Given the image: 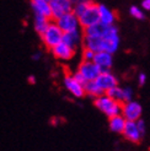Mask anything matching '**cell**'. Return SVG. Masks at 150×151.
<instances>
[{
	"label": "cell",
	"mask_w": 150,
	"mask_h": 151,
	"mask_svg": "<svg viewBox=\"0 0 150 151\" xmlns=\"http://www.w3.org/2000/svg\"><path fill=\"white\" fill-rule=\"evenodd\" d=\"M53 21L58 25V27L61 28L63 32H70V31H75V29L81 28L79 25V19L73 11L64 12L63 15H61L58 19H56Z\"/></svg>",
	"instance_id": "277c9868"
},
{
	"label": "cell",
	"mask_w": 150,
	"mask_h": 151,
	"mask_svg": "<svg viewBox=\"0 0 150 151\" xmlns=\"http://www.w3.org/2000/svg\"><path fill=\"white\" fill-rule=\"evenodd\" d=\"M112 25H105L102 24L101 21L96 22V24L91 25V26H87L85 28H82V33L84 36H90V37H101L103 38L110 31Z\"/></svg>",
	"instance_id": "4fadbf2b"
},
{
	"label": "cell",
	"mask_w": 150,
	"mask_h": 151,
	"mask_svg": "<svg viewBox=\"0 0 150 151\" xmlns=\"http://www.w3.org/2000/svg\"><path fill=\"white\" fill-rule=\"evenodd\" d=\"M137 125H138V128H139V130H140V133L141 134H145V129H146V127H145V122H144V120L143 119H138L137 120Z\"/></svg>",
	"instance_id": "484cf974"
},
{
	"label": "cell",
	"mask_w": 150,
	"mask_h": 151,
	"mask_svg": "<svg viewBox=\"0 0 150 151\" xmlns=\"http://www.w3.org/2000/svg\"><path fill=\"white\" fill-rule=\"evenodd\" d=\"M31 7L33 14L43 15L50 19V5L48 0H31Z\"/></svg>",
	"instance_id": "e0dca14e"
},
{
	"label": "cell",
	"mask_w": 150,
	"mask_h": 151,
	"mask_svg": "<svg viewBox=\"0 0 150 151\" xmlns=\"http://www.w3.org/2000/svg\"><path fill=\"white\" fill-rule=\"evenodd\" d=\"M141 9L145 11H150V0H143L141 1Z\"/></svg>",
	"instance_id": "83f0119b"
},
{
	"label": "cell",
	"mask_w": 150,
	"mask_h": 151,
	"mask_svg": "<svg viewBox=\"0 0 150 151\" xmlns=\"http://www.w3.org/2000/svg\"><path fill=\"white\" fill-rule=\"evenodd\" d=\"M82 78H84L85 82L86 81H91L97 78V75L101 73L100 68L97 66L92 60H82L79 64L78 70H76Z\"/></svg>",
	"instance_id": "8992f818"
},
{
	"label": "cell",
	"mask_w": 150,
	"mask_h": 151,
	"mask_svg": "<svg viewBox=\"0 0 150 151\" xmlns=\"http://www.w3.org/2000/svg\"><path fill=\"white\" fill-rule=\"evenodd\" d=\"M84 88H85V93L90 97H92V99H95V97L100 96L102 93H105L102 90L97 86V84L95 82V80H91V81H86L84 84Z\"/></svg>",
	"instance_id": "ffe728a7"
},
{
	"label": "cell",
	"mask_w": 150,
	"mask_h": 151,
	"mask_svg": "<svg viewBox=\"0 0 150 151\" xmlns=\"http://www.w3.org/2000/svg\"><path fill=\"white\" fill-rule=\"evenodd\" d=\"M94 55H95V52L89 49V48H82V53H81V57H82V60H92L94 59Z\"/></svg>",
	"instance_id": "cb8c5ba5"
},
{
	"label": "cell",
	"mask_w": 150,
	"mask_h": 151,
	"mask_svg": "<svg viewBox=\"0 0 150 151\" xmlns=\"http://www.w3.org/2000/svg\"><path fill=\"white\" fill-rule=\"evenodd\" d=\"M145 82H146V75L144 73H140L139 76H138V84H139V86L145 85Z\"/></svg>",
	"instance_id": "4316f807"
},
{
	"label": "cell",
	"mask_w": 150,
	"mask_h": 151,
	"mask_svg": "<svg viewBox=\"0 0 150 151\" xmlns=\"http://www.w3.org/2000/svg\"><path fill=\"white\" fill-rule=\"evenodd\" d=\"M73 76H74L75 79H76L78 81H80V82H82V84H85V80H84V78H82V76H81V75H80V74H79L78 71H75V73L73 74Z\"/></svg>",
	"instance_id": "f1b7e54d"
},
{
	"label": "cell",
	"mask_w": 150,
	"mask_h": 151,
	"mask_svg": "<svg viewBox=\"0 0 150 151\" xmlns=\"http://www.w3.org/2000/svg\"><path fill=\"white\" fill-rule=\"evenodd\" d=\"M73 1V4H75V3H80V1H86V0H71Z\"/></svg>",
	"instance_id": "1f68e13d"
},
{
	"label": "cell",
	"mask_w": 150,
	"mask_h": 151,
	"mask_svg": "<svg viewBox=\"0 0 150 151\" xmlns=\"http://www.w3.org/2000/svg\"><path fill=\"white\" fill-rule=\"evenodd\" d=\"M48 1H49V0H48Z\"/></svg>",
	"instance_id": "d6a6232c"
},
{
	"label": "cell",
	"mask_w": 150,
	"mask_h": 151,
	"mask_svg": "<svg viewBox=\"0 0 150 151\" xmlns=\"http://www.w3.org/2000/svg\"><path fill=\"white\" fill-rule=\"evenodd\" d=\"M79 19V25L81 28H85L87 26H91L96 22L100 21V16H99V4H95L94 1H90L87 7L85 9V11L82 12L80 16H78Z\"/></svg>",
	"instance_id": "3957f363"
},
{
	"label": "cell",
	"mask_w": 150,
	"mask_h": 151,
	"mask_svg": "<svg viewBox=\"0 0 150 151\" xmlns=\"http://www.w3.org/2000/svg\"><path fill=\"white\" fill-rule=\"evenodd\" d=\"M49 5H50V20H56L64 12L71 11L74 4L71 0H49Z\"/></svg>",
	"instance_id": "9c48e42d"
},
{
	"label": "cell",
	"mask_w": 150,
	"mask_h": 151,
	"mask_svg": "<svg viewBox=\"0 0 150 151\" xmlns=\"http://www.w3.org/2000/svg\"><path fill=\"white\" fill-rule=\"evenodd\" d=\"M106 93L111 97L112 100H115L118 103H123L124 102V100H123V87H119L118 85L110 88V90H107Z\"/></svg>",
	"instance_id": "44dd1931"
},
{
	"label": "cell",
	"mask_w": 150,
	"mask_h": 151,
	"mask_svg": "<svg viewBox=\"0 0 150 151\" xmlns=\"http://www.w3.org/2000/svg\"><path fill=\"white\" fill-rule=\"evenodd\" d=\"M99 16L100 21L105 25H115V22L117 21L116 12L103 4H99Z\"/></svg>",
	"instance_id": "9a60e30c"
},
{
	"label": "cell",
	"mask_w": 150,
	"mask_h": 151,
	"mask_svg": "<svg viewBox=\"0 0 150 151\" xmlns=\"http://www.w3.org/2000/svg\"><path fill=\"white\" fill-rule=\"evenodd\" d=\"M40 37L42 40V43L44 44V47L50 49V48H53L56 44H58L59 42H62L63 31L58 27V25L53 20H50L47 28L44 29L42 35H40Z\"/></svg>",
	"instance_id": "7a4b0ae2"
},
{
	"label": "cell",
	"mask_w": 150,
	"mask_h": 151,
	"mask_svg": "<svg viewBox=\"0 0 150 151\" xmlns=\"http://www.w3.org/2000/svg\"><path fill=\"white\" fill-rule=\"evenodd\" d=\"M42 58V54L40 52H37V53H35V54L32 55V60H40Z\"/></svg>",
	"instance_id": "4dcf8cb0"
},
{
	"label": "cell",
	"mask_w": 150,
	"mask_h": 151,
	"mask_svg": "<svg viewBox=\"0 0 150 151\" xmlns=\"http://www.w3.org/2000/svg\"><path fill=\"white\" fill-rule=\"evenodd\" d=\"M27 81H28V84L35 85V84H36V78L33 76V75H30V76L27 78Z\"/></svg>",
	"instance_id": "f546056e"
},
{
	"label": "cell",
	"mask_w": 150,
	"mask_h": 151,
	"mask_svg": "<svg viewBox=\"0 0 150 151\" xmlns=\"http://www.w3.org/2000/svg\"><path fill=\"white\" fill-rule=\"evenodd\" d=\"M141 113H143V108H141V104L139 102L132 100L122 103L121 114L125 118V120L137 122L139 118H141Z\"/></svg>",
	"instance_id": "5b68a950"
},
{
	"label": "cell",
	"mask_w": 150,
	"mask_h": 151,
	"mask_svg": "<svg viewBox=\"0 0 150 151\" xmlns=\"http://www.w3.org/2000/svg\"><path fill=\"white\" fill-rule=\"evenodd\" d=\"M129 12L131 15L134 17V19H137V20H144L145 19V14L143 11V9L139 6H131V9H129Z\"/></svg>",
	"instance_id": "603a6c76"
},
{
	"label": "cell",
	"mask_w": 150,
	"mask_h": 151,
	"mask_svg": "<svg viewBox=\"0 0 150 151\" xmlns=\"http://www.w3.org/2000/svg\"><path fill=\"white\" fill-rule=\"evenodd\" d=\"M91 1V0H86V1H80V3H75L74 5H73V9H71V11L76 15V16H80V15L85 11V9L87 7V5H89V3Z\"/></svg>",
	"instance_id": "7402d4cb"
},
{
	"label": "cell",
	"mask_w": 150,
	"mask_h": 151,
	"mask_svg": "<svg viewBox=\"0 0 150 151\" xmlns=\"http://www.w3.org/2000/svg\"><path fill=\"white\" fill-rule=\"evenodd\" d=\"M49 50L52 52V54H53L54 58L63 60V62H68V60L73 59V57L75 55V49L69 47L68 44H65L64 42H59Z\"/></svg>",
	"instance_id": "8fae6325"
},
{
	"label": "cell",
	"mask_w": 150,
	"mask_h": 151,
	"mask_svg": "<svg viewBox=\"0 0 150 151\" xmlns=\"http://www.w3.org/2000/svg\"><path fill=\"white\" fill-rule=\"evenodd\" d=\"M81 44H82V47L91 49L95 53L100 52V50H103V38H101V37L84 36V37H82Z\"/></svg>",
	"instance_id": "2e32d148"
},
{
	"label": "cell",
	"mask_w": 150,
	"mask_h": 151,
	"mask_svg": "<svg viewBox=\"0 0 150 151\" xmlns=\"http://www.w3.org/2000/svg\"><path fill=\"white\" fill-rule=\"evenodd\" d=\"M92 62L100 68L101 71L111 70L112 65H113V54L110 52H106V50L96 52Z\"/></svg>",
	"instance_id": "7c38bea8"
},
{
	"label": "cell",
	"mask_w": 150,
	"mask_h": 151,
	"mask_svg": "<svg viewBox=\"0 0 150 151\" xmlns=\"http://www.w3.org/2000/svg\"><path fill=\"white\" fill-rule=\"evenodd\" d=\"M125 118L122 114H116V116H112L108 119V127H110V130L117 133V134H122L123 129H124V125H125Z\"/></svg>",
	"instance_id": "ac0fdd59"
},
{
	"label": "cell",
	"mask_w": 150,
	"mask_h": 151,
	"mask_svg": "<svg viewBox=\"0 0 150 151\" xmlns=\"http://www.w3.org/2000/svg\"><path fill=\"white\" fill-rule=\"evenodd\" d=\"M134 97V92L131 87H123V100L124 102L127 101H132Z\"/></svg>",
	"instance_id": "d4e9b609"
},
{
	"label": "cell",
	"mask_w": 150,
	"mask_h": 151,
	"mask_svg": "<svg viewBox=\"0 0 150 151\" xmlns=\"http://www.w3.org/2000/svg\"><path fill=\"white\" fill-rule=\"evenodd\" d=\"M95 82L97 84V86L106 93L107 90L118 85V79L116 78V75L112 74L111 70H106V71H101L97 75V78L95 79Z\"/></svg>",
	"instance_id": "ba28073f"
},
{
	"label": "cell",
	"mask_w": 150,
	"mask_h": 151,
	"mask_svg": "<svg viewBox=\"0 0 150 151\" xmlns=\"http://www.w3.org/2000/svg\"><path fill=\"white\" fill-rule=\"evenodd\" d=\"M82 37H84L82 28L75 29V31H70V32H63L62 42H64L65 44H68L69 47H71L73 49L76 50V48L82 42Z\"/></svg>",
	"instance_id": "5bb4252c"
},
{
	"label": "cell",
	"mask_w": 150,
	"mask_h": 151,
	"mask_svg": "<svg viewBox=\"0 0 150 151\" xmlns=\"http://www.w3.org/2000/svg\"><path fill=\"white\" fill-rule=\"evenodd\" d=\"M64 87L66 88L71 96H74L75 99H82L84 96H86L85 93V88H84V84L80 81H78L71 75H65L64 78Z\"/></svg>",
	"instance_id": "52a82bcc"
},
{
	"label": "cell",
	"mask_w": 150,
	"mask_h": 151,
	"mask_svg": "<svg viewBox=\"0 0 150 151\" xmlns=\"http://www.w3.org/2000/svg\"><path fill=\"white\" fill-rule=\"evenodd\" d=\"M94 103L96 106V108L101 111L103 114H106L108 118L116 114H121L122 103H118L115 100H112L107 93H102L100 96L95 97Z\"/></svg>",
	"instance_id": "6da1fadb"
},
{
	"label": "cell",
	"mask_w": 150,
	"mask_h": 151,
	"mask_svg": "<svg viewBox=\"0 0 150 151\" xmlns=\"http://www.w3.org/2000/svg\"><path fill=\"white\" fill-rule=\"evenodd\" d=\"M122 134L127 140L131 141V142H134V144H139L144 137V135L140 133L139 128L137 125V122H131V120H127L125 122Z\"/></svg>",
	"instance_id": "30bf717a"
},
{
	"label": "cell",
	"mask_w": 150,
	"mask_h": 151,
	"mask_svg": "<svg viewBox=\"0 0 150 151\" xmlns=\"http://www.w3.org/2000/svg\"><path fill=\"white\" fill-rule=\"evenodd\" d=\"M49 22H50V19L49 17H46V16H43V15L35 14V16H33V27H35V31L38 33V35H42L44 29L47 28Z\"/></svg>",
	"instance_id": "d6986e66"
}]
</instances>
